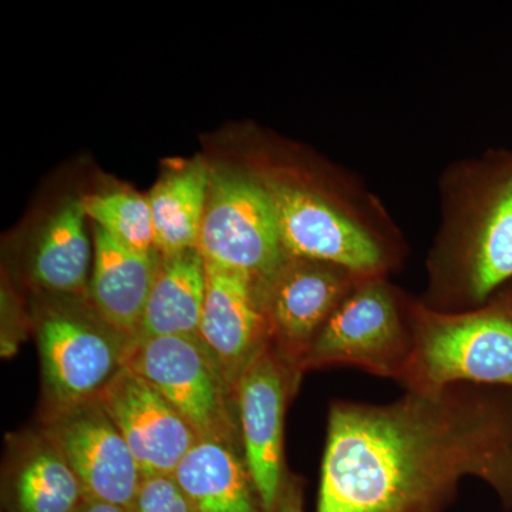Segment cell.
I'll list each match as a JSON object with an SVG mask.
<instances>
[{
	"label": "cell",
	"instance_id": "obj_1",
	"mask_svg": "<svg viewBox=\"0 0 512 512\" xmlns=\"http://www.w3.org/2000/svg\"><path fill=\"white\" fill-rule=\"evenodd\" d=\"M466 477L512 507V390L458 383L330 406L316 512H441Z\"/></svg>",
	"mask_w": 512,
	"mask_h": 512
},
{
	"label": "cell",
	"instance_id": "obj_2",
	"mask_svg": "<svg viewBox=\"0 0 512 512\" xmlns=\"http://www.w3.org/2000/svg\"><path fill=\"white\" fill-rule=\"evenodd\" d=\"M458 383L512 390L511 306L414 308V350L399 384L406 392H436Z\"/></svg>",
	"mask_w": 512,
	"mask_h": 512
},
{
	"label": "cell",
	"instance_id": "obj_3",
	"mask_svg": "<svg viewBox=\"0 0 512 512\" xmlns=\"http://www.w3.org/2000/svg\"><path fill=\"white\" fill-rule=\"evenodd\" d=\"M413 350L414 309L404 318L392 288L379 276H365L330 315L301 370L349 366L399 383Z\"/></svg>",
	"mask_w": 512,
	"mask_h": 512
},
{
	"label": "cell",
	"instance_id": "obj_4",
	"mask_svg": "<svg viewBox=\"0 0 512 512\" xmlns=\"http://www.w3.org/2000/svg\"><path fill=\"white\" fill-rule=\"evenodd\" d=\"M126 367L157 389L198 439L241 441L234 386L200 336L133 340Z\"/></svg>",
	"mask_w": 512,
	"mask_h": 512
},
{
	"label": "cell",
	"instance_id": "obj_5",
	"mask_svg": "<svg viewBox=\"0 0 512 512\" xmlns=\"http://www.w3.org/2000/svg\"><path fill=\"white\" fill-rule=\"evenodd\" d=\"M35 328L49 410L99 399L127 365L133 339L111 328L92 306H49Z\"/></svg>",
	"mask_w": 512,
	"mask_h": 512
},
{
	"label": "cell",
	"instance_id": "obj_6",
	"mask_svg": "<svg viewBox=\"0 0 512 512\" xmlns=\"http://www.w3.org/2000/svg\"><path fill=\"white\" fill-rule=\"evenodd\" d=\"M198 251L207 264L241 272L265 288L288 256L264 180L241 171L211 170Z\"/></svg>",
	"mask_w": 512,
	"mask_h": 512
},
{
	"label": "cell",
	"instance_id": "obj_7",
	"mask_svg": "<svg viewBox=\"0 0 512 512\" xmlns=\"http://www.w3.org/2000/svg\"><path fill=\"white\" fill-rule=\"evenodd\" d=\"M302 376L269 346L235 386L242 454L262 512H299L285 461V412Z\"/></svg>",
	"mask_w": 512,
	"mask_h": 512
},
{
	"label": "cell",
	"instance_id": "obj_8",
	"mask_svg": "<svg viewBox=\"0 0 512 512\" xmlns=\"http://www.w3.org/2000/svg\"><path fill=\"white\" fill-rule=\"evenodd\" d=\"M40 433L72 467L89 500L130 512L144 476L99 399L50 409Z\"/></svg>",
	"mask_w": 512,
	"mask_h": 512
},
{
	"label": "cell",
	"instance_id": "obj_9",
	"mask_svg": "<svg viewBox=\"0 0 512 512\" xmlns=\"http://www.w3.org/2000/svg\"><path fill=\"white\" fill-rule=\"evenodd\" d=\"M264 183L288 258L336 266L357 276L382 274L386 255L362 225L308 188L276 178H264Z\"/></svg>",
	"mask_w": 512,
	"mask_h": 512
},
{
	"label": "cell",
	"instance_id": "obj_10",
	"mask_svg": "<svg viewBox=\"0 0 512 512\" xmlns=\"http://www.w3.org/2000/svg\"><path fill=\"white\" fill-rule=\"evenodd\" d=\"M362 278L336 266L288 258L265 285L272 345L298 375L313 340Z\"/></svg>",
	"mask_w": 512,
	"mask_h": 512
},
{
	"label": "cell",
	"instance_id": "obj_11",
	"mask_svg": "<svg viewBox=\"0 0 512 512\" xmlns=\"http://www.w3.org/2000/svg\"><path fill=\"white\" fill-rule=\"evenodd\" d=\"M143 476H174L198 436L143 377L124 367L99 396Z\"/></svg>",
	"mask_w": 512,
	"mask_h": 512
},
{
	"label": "cell",
	"instance_id": "obj_12",
	"mask_svg": "<svg viewBox=\"0 0 512 512\" xmlns=\"http://www.w3.org/2000/svg\"><path fill=\"white\" fill-rule=\"evenodd\" d=\"M207 293L200 332L232 386L272 345L264 286L248 275L207 264Z\"/></svg>",
	"mask_w": 512,
	"mask_h": 512
},
{
	"label": "cell",
	"instance_id": "obj_13",
	"mask_svg": "<svg viewBox=\"0 0 512 512\" xmlns=\"http://www.w3.org/2000/svg\"><path fill=\"white\" fill-rule=\"evenodd\" d=\"M93 245L90 306L111 328L136 340L160 256L138 254L96 225Z\"/></svg>",
	"mask_w": 512,
	"mask_h": 512
},
{
	"label": "cell",
	"instance_id": "obj_14",
	"mask_svg": "<svg viewBox=\"0 0 512 512\" xmlns=\"http://www.w3.org/2000/svg\"><path fill=\"white\" fill-rule=\"evenodd\" d=\"M82 198L67 200L47 218L29 255L30 282L63 298L89 292L94 245L87 232Z\"/></svg>",
	"mask_w": 512,
	"mask_h": 512
},
{
	"label": "cell",
	"instance_id": "obj_15",
	"mask_svg": "<svg viewBox=\"0 0 512 512\" xmlns=\"http://www.w3.org/2000/svg\"><path fill=\"white\" fill-rule=\"evenodd\" d=\"M194 512H262L238 444L200 439L174 473Z\"/></svg>",
	"mask_w": 512,
	"mask_h": 512
},
{
	"label": "cell",
	"instance_id": "obj_16",
	"mask_svg": "<svg viewBox=\"0 0 512 512\" xmlns=\"http://www.w3.org/2000/svg\"><path fill=\"white\" fill-rule=\"evenodd\" d=\"M211 168L202 160L174 165L147 195L160 258L198 249L210 194Z\"/></svg>",
	"mask_w": 512,
	"mask_h": 512
},
{
	"label": "cell",
	"instance_id": "obj_17",
	"mask_svg": "<svg viewBox=\"0 0 512 512\" xmlns=\"http://www.w3.org/2000/svg\"><path fill=\"white\" fill-rule=\"evenodd\" d=\"M207 293V265L198 249L160 258L137 339L198 336Z\"/></svg>",
	"mask_w": 512,
	"mask_h": 512
},
{
	"label": "cell",
	"instance_id": "obj_18",
	"mask_svg": "<svg viewBox=\"0 0 512 512\" xmlns=\"http://www.w3.org/2000/svg\"><path fill=\"white\" fill-rule=\"evenodd\" d=\"M16 463L12 480L16 511L77 512L87 500L72 467L42 433Z\"/></svg>",
	"mask_w": 512,
	"mask_h": 512
},
{
	"label": "cell",
	"instance_id": "obj_19",
	"mask_svg": "<svg viewBox=\"0 0 512 512\" xmlns=\"http://www.w3.org/2000/svg\"><path fill=\"white\" fill-rule=\"evenodd\" d=\"M512 278V173L464 252L461 292L480 303Z\"/></svg>",
	"mask_w": 512,
	"mask_h": 512
},
{
	"label": "cell",
	"instance_id": "obj_20",
	"mask_svg": "<svg viewBox=\"0 0 512 512\" xmlns=\"http://www.w3.org/2000/svg\"><path fill=\"white\" fill-rule=\"evenodd\" d=\"M82 204L93 225L138 254L157 255L146 195L131 188H109L84 195Z\"/></svg>",
	"mask_w": 512,
	"mask_h": 512
},
{
	"label": "cell",
	"instance_id": "obj_21",
	"mask_svg": "<svg viewBox=\"0 0 512 512\" xmlns=\"http://www.w3.org/2000/svg\"><path fill=\"white\" fill-rule=\"evenodd\" d=\"M130 512H194L174 476H146Z\"/></svg>",
	"mask_w": 512,
	"mask_h": 512
},
{
	"label": "cell",
	"instance_id": "obj_22",
	"mask_svg": "<svg viewBox=\"0 0 512 512\" xmlns=\"http://www.w3.org/2000/svg\"><path fill=\"white\" fill-rule=\"evenodd\" d=\"M77 512H127L124 508L117 505L103 503V501L89 500L84 501L82 507Z\"/></svg>",
	"mask_w": 512,
	"mask_h": 512
}]
</instances>
